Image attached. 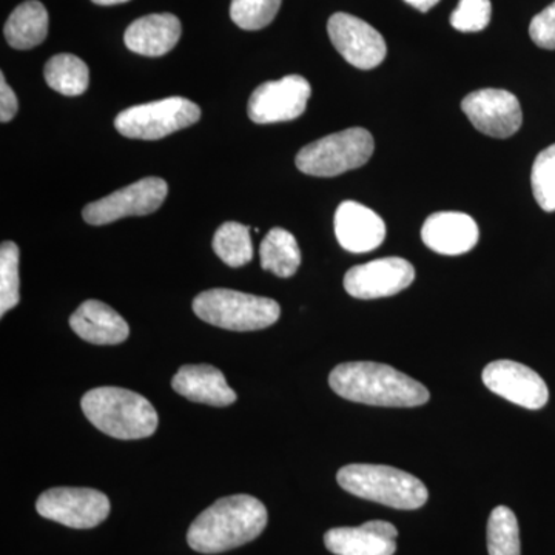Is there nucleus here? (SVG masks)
Returning <instances> with one entry per match:
<instances>
[{"label": "nucleus", "mask_w": 555, "mask_h": 555, "mask_svg": "<svg viewBox=\"0 0 555 555\" xmlns=\"http://www.w3.org/2000/svg\"><path fill=\"white\" fill-rule=\"evenodd\" d=\"M414 280V266L406 259L379 258L350 269L345 276V288L350 297L377 299L400 294Z\"/></svg>", "instance_id": "nucleus-13"}, {"label": "nucleus", "mask_w": 555, "mask_h": 555, "mask_svg": "<svg viewBox=\"0 0 555 555\" xmlns=\"http://www.w3.org/2000/svg\"><path fill=\"white\" fill-rule=\"evenodd\" d=\"M50 89L64 96H80L89 89L90 72L86 62L75 54L62 53L51 57L43 68Z\"/></svg>", "instance_id": "nucleus-23"}, {"label": "nucleus", "mask_w": 555, "mask_h": 555, "mask_svg": "<svg viewBox=\"0 0 555 555\" xmlns=\"http://www.w3.org/2000/svg\"><path fill=\"white\" fill-rule=\"evenodd\" d=\"M328 385L339 397L369 406L415 408L426 404L430 398L422 383L372 361L339 364L331 372Z\"/></svg>", "instance_id": "nucleus-2"}, {"label": "nucleus", "mask_w": 555, "mask_h": 555, "mask_svg": "<svg viewBox=\"0 0 555 555\" xmlns=\"http://www.w3.org/2000/svg\"><path fill=\"white\" fill-rule=\"evenodd\" d=\"M261 268L280 278H291L301 264V250L295 236L287 230H270L259 248Z\"/></svg>", "instance_id": "nucleus-22"}, {"label": "nucleus", "mask_w": 555, "mask_h": 555, "mask_svg": "<svg viewBox=\"0 0 555 555\" xmlns=\"http://www.w3.org/2000/svg\"><path fill=\"white\" fill-rule=\"evenodd\" d=\"M404 2L414 7V9L422 11V13H427V11L433 10L440 0H404Z\"/></svg>", "instance_id": "nucleus-32"}, {"label": "nucleus", "mask_w": 555, "mask_h": 555, "mask_svg": "<svg viewBox=\"0 0 555 555\" xmlns=\"http://www.w3.org/2000/svg\"><path fill=\"white\" fill-rule=\"evenodd\" d=\"M7 42L16 50H31L49 35V13L38 0L21 3L3 28Z\"/></svg>", "instance_id": "nucleus-21"}, {"label": "nucleus", "mask_w": 555, "mask_h": 555, "mask_svg": "<svg viewBox=\"0 0 555 555\" xmlns=\"http://www.w3.org/2000/svg\"><path fill=\"white\" fill-rule=\"evenodd\" d=\"M312 94L308 79L291 75L261 83L248 100V118L255 124L286 122L298 119Z\"/></svg>", "instance_id": "nucleus-10"}, {"label": "nucleus", "mask_w": 555, "mask_h": 555, "mask_svg": "<svg viewBox=\"0 0 555 555\" xmlns=\"http://www.w3.org/2000/svg\"><path fill=\"white\" fill-rule=\"evenodd\" d=\"M91 2L96 3V5L109 7V5H119V3L129 2V0H91Z\"/></svg>", "instance_id": "nucleus-33"}, {"label": "nucleus", "mask_w": 555, "mask_h": 555, "mask_svg": "<svg viewBox=\"0 0 555 555\" xmlns=\"http://www.w3.org/2000/svg\"><path fill=\"white\" fill-rule=\"evenodd\" d=\"M214 250L229 268H241L254 258L250 228L240 222H224L214 236Z\"/></svg>", "instance_id": "nucleus-24"}, {"label": "nucleus", "mask_w": 555, "mask_h": 555, "mask_svg": "<svg viewBox=\"0 0 555 555\" xmlns=\"http://www.w3.org/2000/svg\"><path fill=\"white\" fill-rule=\"evenodd\" d=\"M171 387L179 396L193 403L224 408L235 403L236 393L219 369L208 364L182 366L171 379Z\"/></svg>", "instance_id": "nucleus-18"}, {"label": "nucleus", "mask_w": 555, "mask_h": 555, "mask_svg": "<svg viewBox=\"0 0 555 555\" xmlns=\"http://www.w3.org/2000/svg\"><path fill=\"white\" fill-rule=\"evenodd\" d=\"M335 235L347 251L366 254L382 246L386 224L371 208L356 201H345L335 214Z\"/></svg>", "instance_id": "nucleus-15"}, {"label": "nucleus", "mask_w": 555, "mask_h": 555, "mask_svg": "<svg viewBox=\"0 0 555 555\" xmlns=\"http://www.w3.org/2000/svg\"><path fill=\"white\" fill-rule=\"evenodd\" d=\"M491 0H460L451 16V25L462 33L485 30L491 22Z\"/></svg>", "instance_id": "nucleus-29"}, {"label": "nucleus", "mask_w": 555, "mask_h": 555, "mask_svg": "<svg viewBox=\"0 0 555 555\" xmlns=\"http://www.w3.org/2000/svg\"><path fill=\"white\" fill-rule=\"evenodd\" d=\"M477 222L460 211H438L426 219L422 240L430 250L448 257L466 254L477 246Z\"/></svg>", "instance_id": "nucleus-17"}, {"label": "nucleus", "mask_w": 555, "mask_h": 555, "mask_svg": "<svg viewBox=\"0 0 555 555\" xmlns=\"http://www.w3.org/2000/svg\"><path fill=\"white\" fill-rule=\"evenodd\" d=\"M199 118L201 108L195 102L173 96L124 109L116 118L115 127L122 137L156 141L188 129Z\"/></svg>", "instance_id": "nucleus-7"}, {"label": "nucleus", "mask_w": 555, "mask_h": 555, "mask_svg": "<svg viewBox=\"0 0 555 555\" xmlns=\"http://www.w3.org/2000/svg\"><path fill=\"white\" fill-rule=\"evenodd\" d=\"M531 185L537 204L545 211H555V144L537 155Z\"/></svg>", "instance_id": "nucleus-28"}, {"label": "nucleus", "mask_w": 555, "mask_h": 555, "mask_svg": "<svg viewBox=\"0 0 555 555\" xmlns=\"http://www.w3.org/2000/svg\"><path fill=\"white\" fill-rule=\"evenodd\" d=\"M337 480L349 494L396 509H418L429 499L422 480L392 466H345L338 470Z\"/></svg>", "instance_id": "nucleus-4"}, {"label": "nucleus", "mask_w": 555, "mask_h": 555, "mask_svg": "<svg viewBox=\"0 0 555 555\" xmlns=\"http://www.w3.org/2000/svg\"><path fill=\"white\" fill-rule=\"evenodd\" d=\"M17 109H20V102L2 73L0 75V120L3 124L10 122L16 116Z\"/></svg>", "instance_id": "nucleus-31"}, {"label": "nucleus", "mask_w": 555, "mask_h": 555, "mask_svg": "<svg viewBox=\"0 0 555 555\" xmlns=\"http://www.w3.org/2000/svg\"><path fill=\"white\" fill-rule=\"evenodd\" d=\"M39 516L73 529L101 525L109 514L108 496L90 488H53L36 502Z\"/></svg>", "instance_id": "nucleus-9"}, {"label": "nucleus", "mask_w": 555, "mask_h": 555, "mask_svg": "<svg viewBox=\"0 0 555 555\" xmlns=\"http://www.w3.org/2000/svg\"><path fill=\"white\" fill-rule=\"evenodd\" d=\"M80 408L91 425L118 440L147 438L158 429V412L147 398L120 387L89 390Z\"/></svg>", "instance_id": "nucleus-3"}, {"label": "nucleus", "mask_w": 555, "mask_h": 555, "mask_svg": "<svg viewBox=\"0 0 555 555\" xmlns=\"http://www.w3.org/2000/svg\"><path fill=\"white\" fill-rule=\"evenodd\" d=\"M529 36L540 49L555 50V2L534 16L529 25Z\"/></svg>", "instance_id": "nucleus-30"}, {"label": "nucleus", "mask_w": 555, "mask_h": 555, "mask_svg": "<svg viewBox=\"0 0 555 555\" xmlns=\"http://www.w3.org/2000/svg\"><path fill=\"white\" fill-rule=\"evenodd\" d=\"M20 247L5 241L0 247V315L20 305Z\"/></svg>", "instance_id": "nucleus-26"}, {"label": "nucleus", "mask_w": 555, "mask_h": 555, "mask_svg": "<svg viewBox=\"0 0 555 555\" xmlns=\"http://www.w3.org/2000/svg\"><path fill=\"white\" fill-rule=\"evenodd\" d=\"M283 0H232L230 17L241 30L257 31L275 20Z\"/></svg>", "instance_id": "nucleus-27"}, {"label": "nucleus", "mask_w": 555, "mask_h": 555, "mask_svg": "<svg viewBox=\"0 0 555 555\" xmlns=\"http://www.w3.org/2000/svg\"><path fill=\"white\" fill-rule=\"evenodd\" d=\"M169 195V185L160 178H144L86 206L82 217L91 225H105L127 217L155 214Z\"/></svg>", "instance_id": "nucleus-8"}, {"label": "nucleus", "mask_w": 555, "mask_h": 555, "mask_svg": "<svg viewBox=\"0 0 555 555\" xmlns=\"http://www.w3.org/2000/svg\"><path fill=\"white\" fill-rule=\"evenodd\" d=\"M201 320L233 332L261 331L280 320V305L272 298L243 294L230 288H211L193 301Z\"/></svg>", "instance_id": "nucleus-5"}, {"label": "nucleus", "mask_w": 555, "mask_h": 555, "mask_svg": "<svg viewBox=\"0 0 555 555\" xmlns=\"http://www.w3.org/2000/svg\"><path fill=\"white\" fill-rule=\"evenodd\" d=\"M375 142L367 130L347 129L318 139L299 150L298 170L310 177L332 178L360 169L374 155Z\"/></svg>", "instance_id": "nucleus-6"}, {"label": "nucleus", "mask_w": 555, "mask_h": 555, "mask_svg": "<svg viewBox=\"0 0 555 555\" xmlns=\"http://www.w3.org/2000/svg\"><path fill=\"white\" fill-rule=\"evenodd\" d=\"M69 327L83 341L98 346L119 345L130 335L127 321L98 299L82 302L69 318Z\"/></svg>", "instance_id": "nucleus-19"}, {"label": "nucleus", "mask_w": 555, "mask_h": 555, "mask_svg": "<svg viewBox=\"0 0 555 555\" xmlns=\"http://www.w3.org/2000/svg\"><path fill=\"white\" fill-rule=\"evenodd\" d=\"M489 555H520V529L516 514L496 506L488 521Z\"/></svg>", "instance_id": "nucleus-25"}, {"label": "nucleus", "mask_w": 555, "mask_h": 555, "mask_svg": "<svg viewBox=\"0 0 555 555\" xmlns=\"http://www.w3.org/2000/svg\"><path fill=\"white\" fill-rule=\"evenodd\" d=\"M481 378L489 390L521 408L537 411L550 400L545 379L517 361H494L485 367Z\"/></svg>", "instance_id": "nucleus-14"}, {"label": "nucleus", "mask_w": 555, "mask_h": 555, "mask_svg": "<svg viewBox=\"0 0 555 555\" xmlns=\"http://www.w3.org/2000/svg\"><path fill=\"white\" fill-rule=\"evenodd\" d=\"M268 526V509L255 496L219 499L190 526L188 542L201 554H219L246 545Z\"/></svg>", "instance_id": "nucleus-1"}, {"label": "nucleus", "mask_w": 555, "mask_h": 555, "mask_svg": "<svg viewBox=\"0 0 555 555\" xmlns=\"http://www.w3.org/2000/svg\"><path fill=\"white\" fill-rule=\"evenodd\" d=\"M463 112L486 137L506 139L516 134L524 122V113L516 94L500 89H483L467 94Z\"/></svg>", "instance_id": "nucleus-11"}, {"label": "nucleus", "mask_w": 555, "mask_h": 555, "mask_svg": "<svg viewBox=\"0 0 555 555\" xmlns=\"http://www.w3.org/2000/svg\"><path fill=\"white\" fill-rule=\"evenodd\" d=\"M397 537V528L389 521L372 520L358 528L328 529L324 543L335 555H393Z\"/></svg>", "instance_id": "nucleus-16"}, {"label": "nucleus", "mask_w": 555, "mask_h": 555, "mask_svg": "<svg viewBox=\"0 0 555 555\" xmlns=\"http://www.w3.org/2000/svg\"><path fill=\"white\" fill-rule=\"evenodd\" d=\"M181 31V22L175 14H149L130 24L124 40L127 49L133 53L159 57L177 47Z\"/></svg>", "instance_id": "nucleus-20"}, {"label": "nucleus", "mask_w": 555, "mask_h": 555, "mask_svg": "<svg viewBox=\"0 0 555 555\" xmlns=\"http://www.w3.org/2000/svg\"><path fill=\"white\" fill-rule=\"evenodd\" d=\"M327 33L335 49L353 67L372 69L385 61V38L352 14L335 13L327 22Z\"/></svg>", "instance_id": "nucleus-12"}]
</instances>
